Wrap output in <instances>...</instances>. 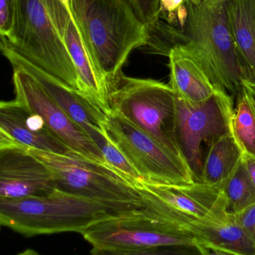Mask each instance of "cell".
<instances>
[{
	"label": "cell",
	"instance_id": "6da1fadb",
	"mask_svg": "<svg viewBox=\"0 0 255 255\" xmlns=\"http://www.w3.org/2000/svg\"><path fill=\"white\" fill-rule=\"evenodd\" d=\"M70 13L106 96L131 52L145 46L146 25L127 0H70Z\"/></svg>",
	"mask_w": 255,
	"mask_h": 255
},
{
	"label": "cell",
	"instance_id": "7a4b0ae2",
	"mask_svg": "<svg viewBox=\"0 0 255 255\" xmlns=\"http://www.w3.org/2000/svg\"><path fill=\"white\" fill-rule=\"evenodd\" d=\"M178 28L181 43L200 64L219 91L237 97L245 79L244 67L228 19L226 0H186Z\"/></svg>",
	"mask_w": 255,
	"mask_h": 255
},
{
	"label": "cell",
	"instance_id": "3957f363",
	"mask_svg": "<svg viewBox=\"0 0 255 255\" xmlns=\"http://www.w3.org/2000/svg\"><path fill=\"white\" fill-rule=\"evenodd\" d=\"M139 211L107 206L56 190L43 197L0 199V224L25 238L63 232L82 234L100 222Z\"/></svg>",
	"mask_w": 255,
	"mask_h": 255
},
{
	"label": "cell",
	"instance_id": "277c9868",
	"mask_svg": "<svg viewBox=\"0 0 255 255\" xmlns=\"http://www.w3.org/2000/svg\"><path fill=\"white\" fill-rule=\"evenodd\" d=\"M109 112L183 157L175 139V94L170 85L121 73L106 88Z\"/></svg>",
	"mask_w": 255,
	"mask_h": 255
},
{
	"label": "cell",
	"instance_id": "5b68a950",
	"mask_svg": "<svg viewBox=\"0 0 255 255\" xmlns=\"http://www.w3.org/2000/svg\"><path fill=\"white\" fill-rule=\"evenodd\" d=\"M28 151L49 168L57 190L126 211L142 209L137 189L110 166L76 152L66 155L34 148Z\"/></svg>",
	"mask_w": 255,
	"mask_h": 255
},
{
	"label": "cell",
	"instance_id": "8992f818",
	"mask_svg": "<svg viewBox=\"0 0 255 255\" xmlns=\"http://www.w3.org/2000/svg\"><path fill=\"white\" fill-rule=\"evenodd\" d=\"M0 43L79 92L74 64L44 0H18L13 34L8 40L1 37Z\"/></svg>",
	"mask_w": 255,
	"mask_h": 255
},
{
	"label": "cell",
	"instance_id": "52a82bcc",
	"mask_svg": "<svg viewBox=\"0 0 255 255\" xmlns=\"http://www.w3.org/2000/svg\"><path fill=\"white\" fill-rule=\"evenodd\" d=\"M136 189L144 215L187 235L194 223L207 218L222 220L232 214L221 187L202 182L185 185L144 182Z\"/></svg>",
	"mask_w": 255,
	"mask_h": 255
},
{
	"label": "cell",
	"instance_id": "ba28073f",
	"mask_svg": "<svg viewBox=\"0 0 255 255\" xmlns=\"http://www.w3.org/2000/svg\"><path fill=\"white\" fill-rule=\"evenodd\" d=\"M104 130L145 182L166 185L196 182L184 157L169 151L117 114H107Z\"/></svg>",
	"mask_w": 255,
	"mask_h": 255
},
{
	"label": "cell",
	"instance_id": "9c48e42d",
	"mask_svg": "<svg viewBox=\"0 0 255 255\" xmlns=\"http://www.w3.org/2000/svg\"><path fill=\"white\" fill-rule=\"evenodd\" d=\"M175 142L196 182H200L204 145L208 148L216 138L232 130L233 98L219 91L204 103L190 104L175 95Z\"/></svg>",
	"mask_w": 255,
	"mask_h": 255
},
{
	"label": "cell",
	"instance_id": "30bf717a",
	"mask_svg": "<svg viewBox=\"0 0 255 255\" xmlns=\"http://www.w3.org/2000/svg\"><path fill=\"white\" fill-rule=\"evenodd\" d=\"M81 235L92 248L107 251H139L170 246L199 248L194 238L144 215L142 210L100 222Z\"/></svg>",
	"mask_w": 255,
	"mask_h": 255
},
{
	"label": "cell",
	"instance_id": "8fae6325",
	"mask_svg": "<svg viewBox=\"0 0 255 255\" xmlns=\"http://www.w3.org/2000/svg\"><path fill=\"white\" fill-rule=\"evenodd\" d=\"M13 70L15 100L38 115L52 133L72 151L107 165L98 146L83 128L72 119L38 82L20 69Z\"/></svg>",
	"mask_w": 255,
	"mask_h": 255
},
{
	"label": "cell",
	"instance_id": "7c38bea8",
	"mask_svg": "<svg viewBox=\"0 0 255 255\" xmlns=\"http://www.w3.org/2000/svg\"><path fill=\"white\" fill-rule=\"evenodd\" d=\"M56 190L49 168L28 149L0 148V199L43 197Z\"/></svg>",
	"mask_w": 255,
	"mask_h": 255
},
{
	"label": "cell",
	"instance_id": "4fadbf2b",
	"mask_svg": "<svg viewBox=\"0 0 255 255\" xmlns=\"http://www.w3.org/2000/svg\"><path fill=\"white\" fill-rule=\"evenodd\" d=\"M3 147L66 155L74 152L52 133L38 115L15 99L0 103V148Z\"/></svg>",
	"mask_w": 255,
	"mask_h": 255
},
{
	"label": "cell",
	"instance_id": "5bb4252c",
	"mask_svg": "<svg viewBox=\"0 0 255 255\" xmlns=\"http://www.w3.org/2000/svg\"><path fill=\"white\" fill-rule=\"evenodd\" d=\"M1 53L13 68L20 69L34 78L46 93L85 130L91 127L104 130L107 114L85 96L56 78L33 65L29 61L0 43Z\"/></svg>",
	"mask_w": 255,
	"mask_h": 255
},
{
	"label": "cell",
	"instance_id": "9a60e30c",
	"mask_svg": "<svg viewBox=\"0 0 255 255\" xmlns=\"http://www.w3.org/2000/svg\"><path fill=\"white\" fill-rule=\"evenodd\" d=\"M48 13L71 57L78 76L79 91L109 113L107 99L96 77L86 49L70 10L59 0H44Z\"/></svg>",
	"mask_w": 255,
	"mask_h": 255
},
{
	"label": "cell",
	"instance_id": "2e32d148",
	"mask_svg": "<svg viewBox=\"0 0 255 255\" xmlns=\"http://www.w3.org/2000/svg\"><path fill=\"white\" fill-rule=\"evenodd\" d=\"M168 57L170 69L169 85L177 97L190 104H199L210 100L219 91L200 64L182 45L174 46Z\"/></svg>",
	"mask_w": 255,
	"mask_h": 255
},
{
	"label": "cell",
	"instance_id": "e0dca14e",
	"mask_svg": "<svg viewBox=\"0 0 255 255\" xmlns=\"http://www.w3.org/2000/svg\"><path fill=\"white\" fill-rule=\"evenodd\" d=\"M190 235L201 249L226 255H255V243L232 213L226 220L201 221L192 228Z\"/></svg>",
	"mask_w": 255,
	"mask_h": 255
},
{
	"label": "cell",
	"instance_id": "ac0fdd59",
	"mask_svg": "<svg viewBox=\"0 0 255 255\" xmlns=\"http://www.w3.org/2000/svg\"><path fill=\"white\" fill-rule=\"evenodd\" d=\"M226 9L245 79L255 82V0H226Z\"/></svg>",
	"mask_w": 255,
	"mask_h": 255
},
{
	"label": "cell",
	"instance_id": "d6986e66",
	"mask_svg": "<svg viewBox=\"0 0 255 255\" xmlns=\"http://www.w3.org/2000/svg\"><path fill=\"white\" fill-rule=\"evenodd\" d=\"M244 154L232 130L216 138L205 154L200 182L222 188L243 161Z\"/></svg>",
	"mask_w": 255,
	"mask_h": 255
},
{
	"label": "cell",
	"instance_id": "ffe728a7",
	"mask_svg": "<svg viewBox=\"0 0 255 255\" xmlns=\"http://www.w3.org/2000/svg\"><path fill=\"white\" fill-rule=\"evenodd\" d=\"M85 130L94 143L98 146L108 166H110L135 188L140 187L142 183L145 182L139 172L109 137L105 130H97L91 127L86 128Z\"/></svg>",
	"mask_w": 255,
	"mask_h": 255
},
{
	"label": "cell",
	"instance_id": "44dd1931",
	"mask_svg": "<svg viewBox=\"0 0 255 255\" xmlns=\"http://www.w3.org/2000/svg\"><path fill=\"white\" fill-rule=\"evenodd\" d=\"M232 131L244 154L255 157V113L244 91L237 96Z\"/></svg>",
	"mask_w": 255,
	"mask_h": 255
},
{
	"label": "cell",
	"instance_id": "7402d4cb",
	"mask_svg": "<svg viewBox=\"0 0 255 255\" xmlns=\"http://www.w3.org/2000/svg\"><path fill=\"white\" fill-rule=\"evenodd\" d=\"M229 204V210L236 214L255 203V187L244 159L235 173L222 187Z\"/></svg>",
	"mask_w": 255,
	"mask_h": 255
},
{
	"label": "cell",
	"instance_id": "603a6c76",
	"mask_svg": "<svg viewBox=\"0 0 255 255\" xmlns=\"http://www.w3.org/2000/svg\"><path fill=\"white\" fill-rule=\"evenodd\" d=\"M91 255H208L209 250L197 247L170 246L139 251H107L92 248Z\"/></svg>",
	"mask_w": 255,
	"mask_h": 255
},
{
	"label": "cell",
	"instance_id": "cb8c5ba5",
	"mask_svg": "<svg viewBox=\"0 0 255 255\" xmlns=\"http://www.w3.org/2000/svg\"><path fill=\"white\" fill-rule=\"evenodd\" d=\"M18 0H0V37L10 39L17 16Z\"/></svg>",
	"mask_w": 255,
	"mask_h": 255
},
{
	"label": "cell",
	"instance_id": "d4e9b609",
	"mask_svg": "<svg viewBox=\"0 0 255 255\" xmlns=\"http://www.w3.org/2000/svg\"><path fill=\"white\" fill-rule=\"evenodd\" d=\"M136 16L147 26L159 19L160 0H127Z\"/></svg>",
	"mask_w": 255,
	"mask_h": 255
},
{
	"label": "cell",
	"instance_id": "484cf974",
	"mask_svg": "<svg viewBox=\"0 0 255 255\" xmlns=\"http://www.w3.org/2000/svg\"><path fill=\"white\" fill-rule=\"evenodd\" d=\"M186 0H160L159 19L172 26L178 25V15Z\"/></svg>",
	"mask_w": 255,
	"mask_h": 255
},
{
	"label": "cell",
	"instance_id": "4316f807",
	"mask_svg": "<svg viewBox=\"0 0 255 255\" xmlns=\"http://www.w3.org/2000/svg\"><path fill=\"white\" fill-rule=\"evenodd\" d=\"M234 215L238 225L255 243V203Z\"/></svg>",
	"mask_w": 255,
	"mask_h": 255
},
{
	"label": "cell",
	"instance_id": "83f0119b",
	"mask_svg": "<svg viewBox=\"0 0 255 255\" xmlns=\"http://www.w3.org/2000/svg\"><path fill=\"white\" fill-rule=\"evenodd\" d=\"M243 91L247 94L255 113V82L244 79L242 82Z\"/></svg>",
	"mask_w": 255,
	"mask_h": 255
},
{
	"label": "cell",
	"instance_id": "f1b7e54d",
	"mask_svg": "<svg viewBox=\"0 0 255 255\" xmlns=\"http://www.w3.org/2000/svg\"><path fill=\"white\" fill-rule=\"evenodd\" d=\"M244 161L255 187V157L244 154Z\"/></svg>",
	"mask_w": 255,
	"mask_h": 255
},
{
	"label": "cell",
	"instance_id": "f546056e",
	"mask_svg": "<svg viewBox=\"0 0 255 255\" xmlns=\"http://www.w3.org/2000/svg\"><path fill=\"white\" fill-rule=\"evenodd\" d=\"M16 255H41L39 254L37 252L34 251V250H26L24 252H22V253H19V254Z\"/></svg>",
	"mask_w": 255,
	"mask_h": 255
},
{
	"label": "cell",
	"instance_id": "4dcf8cb0",
	"mask_svg": "<svg viewBox=\"0 0 255 255\" xmlns=\"http://www.w3.org/2000/svg\"><path fill=\"white\" fill-rule=\"evenodd\" d=\"M70 12V0H59Z\"/></svg>",
	"mask_w": 255,
	"mask_h": 255
},
{
	"label": "cell",
	"instance_id": "1f68e13d",
	"mask_svg": "<svg viewBox=\"0 0 255 255\" xmlns=\"http://www.w3.org/2000/svg\"><path fill=\"white\" fill-rule=\"evenodd\" d=\"M190 1H193V2H198V1H202V0H190ZM209 1V0H208Z\"/></svg>",
	"mask_w": 255,
	"mask_h": 255
},
{
	"label": "cell",
	"instance_id": "d6a6232c",
	"mask_svg": "<svg viewBox=\"0 0 255 255\" xmlns=\"http://www.w3.org/2000/svg\"><path fill=\"white\" fill-rule=\"evenodd\" d=\"M210 255V253H209V255Z\"/></svg>",
	"mask_w": 255,
	"mask_h": 255
}]
</instances>
